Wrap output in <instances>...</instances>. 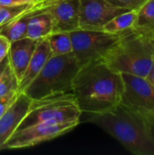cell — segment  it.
I'll list each match as a JSON object with an SVG mask.
<instances>
[{"instance_id": "ba28073f", "label": "cell", "mask_w": 154, "mask_h": 155, "mask_svg": "<svg viewBox=\"0 0 154 155\" xmlns=\"http://www.w3.org/2000/svg\"><path fill=\"white\" fill-rule=\"evenodd\" d=\"M80 122H43L15 131L4 143L3 149L28 148L63 135L75 128Z\"/></svg>"}, {"instance_id": "4316f807", "label": "cell", "mask_w": 154, "mask_h": 155, "mask_svg": "<svg viewBox=\"0 0 154 155\" xmlns=\"http://www.w3.org/2000/svg\"><path fill=\"white\" fill-rule=\"evenodd\" d=\"M8 65H9V59H8V55H7L0 62V77L4 74V72L5 71V69L7 68Z\"/></svg>"}, {"instance_id": "30bf717a", "label": "cell", "mask_w": 154, "mask_h": 155, "mask_svg": "<svg viewBox=\"0 0 154 155\" xmlns=\"http://www.w3.org/2000/svg\"><path fill=\"white\" fill-rule=\"evenodd\" d=\"M79 5L80 0H62L44 8L52 21V33L79 29Z\"/></svg>"}, {"instance_id": "52a82bcc", "label": "cell", "mask_w": 154, "mask_h": 155, "mask_svg": "<svg viewBox=\"0 0 154 155\" xmlns=\"http://www.w3.org/2000/svg\"><path fill=\"white\" fill-rule=\"evenodd\" d=\"M122 76L124 89L120 104L154 128V86L145 77L129 74Z\"/></svg>"}, {"instance_id": "8fae6325", "label": "cell", "mask_w": 154, "mask_h": 155, "mask_svg": "<svg viewBox=\"0 0 154 155\" xmlns=\"http://www.w3.org/2000/svg\"><path fill=\"white\" fill-rule=\"evenodd\" d=\"M31 102V98L24 92H20L16 100L0 117V151L28 113Z\"/></svg>"}, {"instance_id": "44dd1931", "label": "cell", "mask_w": 154, "mask_h": 155, "mask_svg": "<svg viewBox=\"0 0 154 155\" xmlns=\"http://www.w3.org/2000/svg\"><path fill=\"white\" fill-rule=\"evenodd\" d=\"M111 5L128 11L139 10L148 0H106Z\"/></svg>"}, {"instance_id": "9a60e30c", "label": "cell", "mask_w": 154, "mask_h": 155, "mask_svg": "<svg viewBox=\"0 0 154 155\" xmlns=\"http://www.w3.org/2000/svg\"><path fill=\"white\" fill-rule=\"evenodd\" d=\"M33 12L34 14L27 25L25 37L34 40L46 38L53 31L50 15L44 9Z\"/></svg>"}, {"instance_id": "7c38bea8", "label": "cell", "mask_w": 154, "mask_h": 155, "mask_svg": "<svg viewBox=\"0 0 154 155\" xmlns=\"http://www.w3.org/2000/svg\"><path fill=\"white\" fill-rule=\"evenodd\" d=\"M38 41L39 40L25 37L12 42L10 45L7 54L9 59V65L18 82L21 81L27 68Z\"/></svg>"}, {"instance_id": "3957f363", "label": "cell", "mask_w": 154, "mask_h": 155, "mask_svg": "<svg viewBox=\"0 0 154 155\" xmlns=\"http://www.w3.org/2000/svg\"><path fill=\"white\" fill-rule=\"evenodd\" d=\"M153 54L152 41L129 29L120 35L119 41L103 61L117 73L146 77Z\"/></svg>"}, {"instance_id": "ffe728a7", "label": "cell", "mask_w": 154, "mask_h": 155, "mask_svg": "<svg viewBox=\"0 0 154 155\" xmlns=\"http://www.w3.org/2000/svg\"><path fill=\"white\" fill-rule=\"evenodd\" d=\"M19 82L13 73L10 65L7 66L0 77V96L7 94L13 91H19Z\"/></svg>"}, {"instance_id": "5bb4252c", "label": "cell", "mask_w": 154, "mask_h": 155, "mask_svg": "<svg viewBox=\"0 0 154 155\" xmlns=\"http://www.w3.org/2000/svg\"><path fill=\"white\" fill-rule=\"evenodd\" d=\"M133 30L152 41L154 39V0H148L136 13Z\"/></svg>"}, {"instance_id": "6da1fadb", "label": "cell", "mask_w": 154, "mask_h": 155, "mask_svg": "<svg viewBox=\"0 0 154 155\" xmlns=\"http://www.w3.org/2000/svg\"><path fill=\"white\" fill-rule=\"evenodd\" d=\"M124 83L122 74L103 60L80 67L73 80V94L82 113L99 114L120 104Z\"/></svg>"}, {"instance_id": "277c9868", "label": "cell", "mask_w": 154, "mask_h": 155, "mask_svg": "<svg viewBox=\"0 0 154 155\" xmlns=\"http://www.w3.org/2000/svg\"><path fill=\"white\" fill-rule=\"evenodd\" d=\"M80 67L73 53L52 55L24 93L32 100L73 93V80Z\"/></svg>"}, {"instance_id": "83f0119b", "label": "cell", "mask_w": 154, "mask_h": 155, "mask_svg": "<svg viewBox=\"0 0 154 155\" xmlns=\"http://www.w3.org/2000/svg\"><path fill=\"white\" fill-rule=\"evenodd\" d=\"M152 44H153V46H154V39L152 40Z\"/></svg>"}, {"instance_id": "603a6c76", "label": "cell", "mask_w": 154, "mask_h": 155, "mask_svg": "<svg viewBox=\"0 0 154 155\" xmlns=\"http://www.w3.org/2000/svg\"><path fill=\"white\" fill-rule=\"evenodd\" d=\"M62 0H32L31 2V7L28 9V11H36L39 9H44L52 4L60 2Z\"/></svg>"}, {"instance_id": "e0dca14e", "label": "cell", "mask_w": 154, "mask_h": 155, "mask_svg": "<svg viewBox=\"0 0 154 155\" xmlns=\"http://www.w3.org/2000/svg\"><path fill=\"white\" fill-rule=\"evenodd\" d=\"M136 13L137 11H126L116 15L104 25L103 31L110 34L121 35L123 32L132 29L136 18Z\"/></svg>"}, {"instance_id": "cb8c5ba5", "label": "cell", "mask_w": 154, "mask_h": 155, "mask_svg": "<svg viewBox=\"0 0 154 155\" xmlns=\"http://www.w3.org/2000/svg\"><path fill=\"white\" fill-rule=\"evenodd\" d=\"M10 41L0 35V62L5 57L7 56L8 54V51H9V48H10Z\"/></svg>"}, {"instance_id": "8992f818", "label": "cell", "mask_w": 154, "mask_h": 155, "mask_svg": "<svg viewBox=\"0 0 154 155\" xmlns=\"http://www.w3.org/2000/svg\"><path fill=\"white\" fill-rule=\"evenodd\" d=\"M70 35L73 54L80 66L90 62L103 60L120 38V35L83 29L72 31Z\"/></svg>"}, {"instance_id": "7402d4cb", "label": "cell", "mask_w": 154, "mask_h": 155, "mask_svg": "<svg viewBox=\"0 0 154 155\" xmlns=\"http://www.w3.org/2000/svg\"><path fill=\"white\" fill-rule=\"evenodd\" d=\"M19 93V91H13L7 94L0 96V117L16 100Z\"/></svg>"}, {"instance_id": "d6986e66", "label": "cell", "mask_w": 154, "mask_h": 155, "mask_svg": "<svg viewBox=\"0 0 154 155\" xmlns=\"http://www.w3.org/2000/svg\"><path fill=\"white\" fill-rule=\"evenodd\" d=\"M31 7V3L16 5H0V28Z\"/></svg>"}, {"instance_id": "5b68a950", "label": "cell", "mask_w": 154, "mask_h": 155, "mask_svg": "<svg viewBox=\"0 0 154 155\" xmlns=\"http://www.w3.org/2000/svg\"><path fill=\"white\" fill-rule=\"evenodd\" d=\"M82 112L73 93H65L32 100L28 113L17 130L43 122H80Z\"/></svg>"}, {"instance_id": "ac0fdd59", "label": "cell", "mask_w": 154, "mask_h": 155, "mask_svg": "<svg viewBox=\"0 0 154 155\" xmlns=\"http://www.w3.org/2000/svg\"><path fill=\"white\" fill-rule=\"evenodd\" d=\"M52 55H61L73 53V44L70 33L55 32L51 33L47 37Z\"/></svg>"}, {"instance_id": "7a4b0ae2", "label": "cell", "mask_w": 154, "mask_h": 155, "mask_svg": "<svg viewBox=\"0 0 154 155\" xmlns=\"http://www.w3.org/2000/svg\"><path fill=\"white\" fill-rule=\"evenodd\" d=\"M87 114L85 122L103 129L133 154L154 155L153 127L121 104L103 113Z\"/></svg>"}, {"instance_id": "9c48e42d", "label": "cell", "mask_w": 154, "mask_h": 155, "mask_svg": "<svg viewBox=\"0 0 154 155\" xmlns=\"http://www.w3.org/2000/svg\"><path fill=\"white\" fill-rule=\"evenodd\" d=\"M128 10L118 8L106 0H80L79 29L103 31L111 19Z\"/></svg>"}, {"instance_id": "2e32d148", "label": "cell", "mask_w": 154, "mask_h": 155, "mask_svg": "<svg viewBox=\"0 0 154 155\" xmlns=\"http://www.w3.org/2000/svg\"><path fill=\"white\" fill-rule=\"evenodd\" d=\"M33 11H28V9L15 17L14 20L0 28V35L6 37L10 43L16 40L25 38L26 35V29L28 22L33 15Z\"/></svg>"}, {"instance_id": "4fadbf2b", "label": "cell", "mask_w": 154, "mask_h": 155, "mask_svg": "<svg viewBox=\"0 0 154 155\" xmlns=\"http://www.w3.org/2000/svg\"><path fill=\"white\" fill-rule=\"evenodd\" d=\"M52 56L51 49L47 38L40 39L33 53L27 68L19 82V92H24L25 89L32 83V81L38 75L42 68L44 66L48 59Z\"/></svg>"}, {"instance_id": "484cf974", "label": "cell", "mask_w": 154, "mask_h": 155, "mask_svg": "<svg viewBox=\"0 0 154 155\" xmlns=\"http://www.w3.org/2000/svg\"><path fill=\"white\" fill-rule=\"evenodd\" d=\"M145 78L154 86V54L153 57H152V63L151 68H150L149 73H148V74H147V76Z\"/></svg>"}, {"instance_id": "d4e9b609", "label": "cell", "mask_w": 154, "mask_h": 155, "mask_svg": "<svg viewBox=\"0 0 154 155\" xmlns=\"http://www.w3.org/2000/svg\"><path fill=\"white\" fill-rule=\"evenodd\" d=\"M32 0H0V5H16L31 3Z\"/></svg>"}]
</instances>
